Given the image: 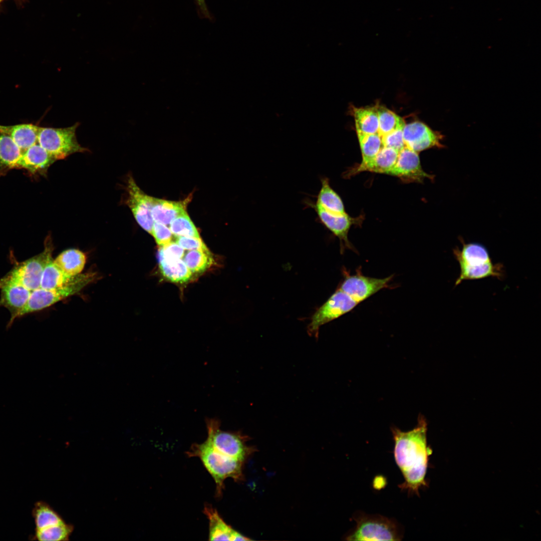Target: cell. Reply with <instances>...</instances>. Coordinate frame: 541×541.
Returning a JSON list of instances; mask_svg holds the SVG:
<instances>
[{
	"label": "cell",
	"mask_w": 541,
	"mask_h": 541,
	"mask_svg": "<svg viewBox=\"0 0 541 541\" xmlns=\"http://www.w3.org/2000/svg\"><path fill=\"white\" fill-rule=\"evenodd\" d=\"M394 441V455L404 481L399 485L409 494H419V489L426 486L425 479L428 458L431 453L427 444V424L419 417L417 425L408 431L391 429Z\"/></svg>",
	"instance_id": "obj_1"
},
{
	"label": "cell",
	"mask_w": 541,
	"mask_h": 541,
	"mask_svg": "<svg viewBox=\"0 0 541 541\" xmlns=\"http://www.w3.org/2000/svg\"><path fill=\"white\" fill-rule=\"evenodd\" d=\"M462 244L453 249V255L459 264L460 272L455 283V286L463 281L493 277L502 280L504 277L503 265L501 263H493L486 248L476 242L465 243L459 238Z\"/></svg>",
	"instance_id": "obj_2"
},
{
	"label": "cell",
	"mask_w": 541,
	"mask_h": 541,
	"mask_svg": "<svg viewBox=\"0 0 541 541\" xmlns=\"http://www.w3.org/2000/svg\"><path fill=\"white\" fill-rule=\"evenodd\" d=\"M186 453L189 457H197L201 460L214 479L217 497L222 495L225 479L230 477L239 481L243 478L242 462L218 452L206 441L193 444Z\"/></svg>",
	"instance_id": "obj_3"
},
{
	"label": "cell",
	"mask_w": 541,
	"mask_h": 541,
	"mask_svg": "<svg viewBox=\"0 0 541 541\" xmlns=\"http://www.w3.org/2000/svg\"><path fill=\"white\" fill-rule=\"evenodd\" d=\"M353 519L356 525L347 534L346 540L399 541L404 536L402 526L393 518L358 511Z\"/></svg>",
	"instance_id": "obj_4"
},
{
	"label": "cell",
	"mask_w": 541,
	"mask_h": 541,
	"mask_svg": "<svg viewBox=\"0 0 541 541\" xmlns=\"http://www.w3.org/2000/svg\"><path fill=\"white\" fill-rule=\"evenodd\" d=\"M54 246L51 236L45 240L44 249L40 253L15 264L14 267L0 279V288L6 285H21L30 291L40 288L43 270L52 259Z\"/></svg>",
	"instance_id": "obj_5"
},
{
	"label": "cell",
	"mask_w": 541,
	"mask_h": 541,
	"mask_svg": "<svg viewBox=\"0 0 541 541\" xmlns=\"http://www.w3.org/2000/svg\"><path fill=\"white\" fill-rule=\"evenodd\" d=\"M96 278L95 273L80 274L62 287L53 290L39 288L31 291L29 298L18 314V318L46 309L78 293L95 280Z\"/></svg>",
	"instance_id": "obj_6"
},
{
	"label": "cell",
	"mask_w": 541,
	"mask_h": 541,
	"mask_svg": "<svg viewBox=\"0 0 541 541\" xmlns=\"http://www.w3.org/2000/svg\"><path fill=\"white\" fill-rule=\"evenodd\" d=\"M79 125L77 123L66 128L39 127L38 143L56 160L65 159L75 153L88 151L77 141L76 131Z\"/></svg>",
	"instance_id": "obj_7"
},
{
	"label": "cell",
	"mask_w": 541,
	"mask_h": 541,
	"mask_svg": "<svg viewBox=\"0 0 541 541\" xmlns=\"http://www.w3.org/2000/svg\"><path fill=\"white\" fill-rule=\"evenodd\" d=\"M207 436L205 441L221 454L243 462L253 449L246 444L247 436L239 432L223 431L216 418L206 420Z\"/></svg>",
	"instance_id": "obj_8"
},
{
	"label": "cell",
	"mask_w": 541,
	"mask_h": 541,
	"mask_svg": "<svg viewBox=\"0 0 541 541\" xmlns=\"http://www.w3.org/2000/svg\"><path fill=\"white\" fill-rule=\"evenodd\" d=\"M359 304L339 288L313 314L308 326V333L318 337L319 329L323 325L349 312Z\"/></svg>",
	"instance_id": "obj_9"
},
{
	"label": "cell",
	"mask_w": 541,
	"mask_h": 541,
	"mask_svg": "<svg viewBox=\"0 0 541 541\" xmlns=\"http://www.w3.org/2000/svg\"><path fill=\"white\" fill-rule=\"evenodd\" d=\"M344 279L339 289L359 304L381 290L389 287L393 276L385 278L364 276L360 272L353 275L344 272Z\"/></svg>",
	"instance_id": "obj_10"
},
{
	"label": "cell",
	"mask_w": 541,
	"mask_h": 541,
	"mask_svg": "<svg viewBox=\"0 0 541 541\" xmlns=\"http://www.w3.org/2000/svg\"><path fill=\"white\" fill-rule=\"evenodd\" d=\"M126 189L127 205L138 224L147 232L151 234L154 223L151 211L154 197L145 193L137 185L131 176H129L127 180Z\"/></svg>",
	"instance_id": "obj_11"
},
{
	"label": "cell",
	"mask_w": 541,
	"mask_h": 541,
	"mask_svg": "<svg viewBox=\"0 0 541 541\" xmlns=\"http://www.w3.org/2000/svg\"><path fill=\"white\" fill-rule=\"evenodd\" d=\"M308 204L315 210L320 222L339 239L342 252L346 248L353 249L348 238V232L352 225L361 224L362 216L353 218L347 213L339 214L329 212L316 203L308 202Z\"/></svg>",
	"instance_id": "obj_12"
},
{
	"label": "cell",
	"mask_w": 541,
	"mask_h": 541,
	"mask_svg": "<svg viewBox=\"0 0 541 541\" xmlns=\"http://www.w3.org/2000/svg\"><path fill=\"white\" fill-rule=\"evenodd\" d=\"M403 135L405 146L417 152L432 148L445 147L441 143L444 136L419 121L405 124Z\"/></svg>",
	"instance_id": "obj_13"
},
{
	"label": "cell",
	"mask_w": 541,
	"mask_h": 541,
	"mask_svg": "<svg viewBox=\"0 0 541 541\" xmlns=\"http://www.w3.org/2000/svg\"><path fill=\"white\" fill-rule=\"evenodd\" d=\"M387 174L399 177L405 182L421 183L425 178L432 180L434 177L422 169L418 152L406 146L399 152L394 166Z\"/></svg>",
	"instance_id": "obj_14"
},
{
	"label": "cell",
	"mask_w": 541,
	"mask_h": 541,
	"mask_svg": "<svg viewBox=\"0 0 541 541\" xmlns=\"http://www.w3.org/2000/svg\"><path fill=\"white\" fill-rule=\"evenodd\" d=\"M0 289V307L7 309L11 314L8 324L9 327L18 318V314L26 305L31 291L22 286L14 284L4 285Z\"/></svg>",
	"instance_id": "obj_15"
},
{
	"label": "cell",
	"mask_w": 541,
	"mask_h": 541,
	"mask_svg": "<svg viewBox=\"0 0 541 541\" xmlns=\"http://www.w3.org/2000/svg\"><path fill=\"white\" fill-rule=\"evenodd\" d=\"M399 152L390 147L383 146L378 154L371 160L361 163L348 170L345 176H351L363 171L387 174L394 166Z\"/></svg>",
	"instance_id": "obj_16"
},
{
	"label": "cell",
	"mask_w": 541,
	"mask_h": 541,
	"mask_svg": "<svg viewBox=\"0 0 541 541\" xmlns=\"http://www.w3.org/2000/svg\"><path fill=\"white\" fill-rule=\"evenodd\" d=\"M56 159L38 142L23 152L20 169L32 174L45 175Z\"/></svg>",
	"instance_id": "obj_17"
},
{
	"label": "cell",
	"mask_w": 541,
	"mask_h": 541,
	"mask_svg": "<svg viewBox=\"0 0 541 541\" xmlns=\"http://www.w3.org/2000/svg\"><path fill=\"white\" fill-rule=\"evenodd\" d=\"M204 513L209 520V540H248L225 523L217 510L210 504H205Z\"/></svg>",
	"instance_id": "obj_18"
},
{
	"label": "cell",
	"mask_w": 541,
	"mask_h": 541,
	"mask_svg": "<svg viewBox=\"0 0 541 541\" xmlns=\"http://www.w3.org/2000/svg\"><path fill=\"white\" fill-rule=\"evenodd\" d=\"M39 128V126L32 123L0 125V132L11 137L22 152L38 142Z\"/></svg>",
	"instance_id": "obj_19"
},
{
	"label": "cell",
	"mask_w": 541,
	"mask_h": 541,
	"mask_svg": "<svg viewBox=\"0 0 541 541\" xmlns=\"http://www.w3.org/2000/svg\"><path fill=\"white\" fill-rule=\"evenodd\" d=\"M23 152L9 135L0 132V175L19 168Z\"/></svg>",
	"instance_id": "obj_20"
},
{
	"label": "cell",
	"mask_w": 541,
	"mask_h": 541,
	"mask_svg": "<svg viewBox=\"0 0 541 541\" xmlns=\"http://www.w3.org/2000/svg\"><path fill=\"white\" fill-rule=\"evenodd\" d=\"M188 201H173L154 197L151 211L154 221L169 225L175 218L186 211Z\"/></svg>",
	"instance_id": "obj_21"
},
{
	"label": "cell",
	"mask_w": 541,
	"mask_h": 541,
	"mask_svg": "<svg viewBox=\"0 0 541 541\" xmlns=\"http://www.w3.org/2000/svg\"><path fill=\"white\" fill-rule=\"evenodd\" d=\"M321 186L317 196L316 203L324 209L336 214H346L340 196L331 187L327 177L321 179Z\"/></svg>",
	"instance_id": "obj_22"
},
{
	"label": "cell",
	"mask_w": 541,
	"mask_h": 541,
	"mask_svg": "<svg viewBox=\"0 0 541 541\" xmlns=\"http://www.w3.org/2000/svg\"><path fill=\"white\" fill-rule=\"evenodd\" d=\"M53 261L65 273L70 276H75L83 271L86 256L79 249H69L62 252Z\"/></svg>",
	"instance_id": "obj_23"
},
{
	"label": "cell",
	"mask_w": 541,
	"mask_h": 541,
	"mask_svg": "<svg viewBox=\"0 0 541 541\" xmlns=\"http://www.w3.org/2000/svg\"><path fill=\"white\" fill-rule=\"evenodd\" d=\"M357 133H378L379 122L376 107L357 108L352 107Z\"/></svg>",
	"instance_id": "obj_24"
},
{
	"label": "cell",
	"mask_w": 541,
	"mask_h": 541,
	"mask_svg": "<svg viewBox=\"0 0 541 541\" xmlns=\"http://www.w3.org/2000/svg\"><path fill=\"white\" fill-rule=\"evenodd\" d=\"M159 267L163 276L175 283H184L192 277V272L181 259H158Z\"/></svg>",
	"instance_id": "obj_25"
},
{
	"label": "cell",
	"mask_w": 541,
	"mask_h": 541,
	"mask_svg": "<svg viewBox=\"0 0 541 541\" xmlns=\"http://www.w3.org/2000/svg\"><path fill=\"white\" fill-rule=\"evenodd\" d=\"M75 276H70L65 273L52 259L43 270L40 288L47 290L58 289L68 284Z\"/></svg>",
	"instance_id": "obj_26"
},
{
	"label": "cell",
	"mask_w": 541,
	"mask_h": 541,
	"mask_svg": "<svg viewBox=\"0 0 541 541\" xmlns=\"http://www.w3.org/2000/svg\"><path fill=\"white\" fill-rule=\"evenodd\" d=\"M36 530L54 526L64 522L60 515L48 504L43 501L37 502L33 510Z\"/></svg>",
	"instance_id": "obj_27"
},
{
	"label": "cell",
	"mask_w": 541,
	"mask_h": 541,
	"mask_svg": "<svg viewBox=\"0 0 541 541\" xmlns=\"http://www.w3.org/2000/svg\"><path fill=\"white\" fill-rule=\"evenodd\" d=\"M379 127L378 133L382 137L394 130L403 128L404 120L393 111L383 106H376Z\"/></svg>",
	"instance_id": "obj_28"
},
{
	"label": "cell",
	"mask_w": 541,
	"mask_h": 541,
	"mask_svg": "<svg viewBox=\"0 0 541 541\" xmlns=\"http://www.w3.org/2000/svg\"><path fill=\"white\" fill-rule=\"evenodd\" d=\"M357 134L362 156L361 163H365L375 157L383 146L382 138L378 133Z\"/></svg>",
	"instance_id": "obj_29"
},
{
	"label": "cell",
	"mask_w": 541,
	"mask_h": 541,
	"mask_svg": "<svg viewBox=\"0 0 541 541\" xmlns=\"http://www.w3.org/2000/svg\"><path fill=\"white\" fill-rule=\"evenodd\" d=\"M183 260L192 273H202L209 267L213 258L209 251L191 250L183 257Z\"/></svg>",
	"instance_id": "obj_30"
},
{
	"label": "cell",
	"mask_w": 541,
	"mask_h": 541,
	"mask_svg": "<svg viewBox=\"0 0 541 541\" xmlns=\"http://www.w3.org/2000/svg\"><path fill=\"white\" fill-rule=\"evenodd\" d=\"M74 529L73 526L65 521L59 524L36 530L35 537L41 541L68 540Z\"/></svg>",
	"instance_id": "obj_31"
},
{
	"label": "cell",
	"mask_w": 541,
	"mask_h": 541,
	"mask_svg": "<svg viewBox=\"0 0 541 541\" xmlns=\"http://www.w3.org/2000/svg\"><path fill=\"white\" fill-rule=\"evenodd\" d=\"M169 225L171 231L175 236L200 238L196 227L186 211L175 218Z\"/></svg>",
	"instance_id": "obj_32"
},
{
	"label": "cell",
	"mask_w": 541,
	"mask_h": 541,
	"mask_svg": "<svg viewBox=\"0 0 541 541\" xmlns=\"http://www.w3.org/2000/svg\"><path fill=\"white\" fill-rule=\"evenodd\" d=\"M403 128H400L382 136L383 146L392 148L398 152L403 149L406 146L403 138Z\"/></svg>",
	"instance_id": "obj_33"
},
{
	"label": "cell",
	"mask_w": 541,
	"mask_h": 541,
	"mask_svg": "<svg viewBox=\"0 0 541 541\" xmlns=\"http://www.w3.org/2000/svg\"><path fill=\"white\" fill-rule=\"evenodd\" d=\"M157 244L164 246L171 242L172 233L166 225L154 221L151 234Z\"/></svg>",
	"instance_id": "obj_34"
},
{
	"label": "cell",
	"mask_w": 541,
	"mask_h": 541,
	"mask_svg": "<svg viewBox=\"0 0 541 541\" xmlns=\"http://www.w3.org/2000/svg\"><path fill=\"white\" fill-rule=\"evenodd\" d=\"M184 255V250L176 242L160 246L158 251V259H181Z\"/></svg>",
	"instance_id": "obj_35"
},
{
	"label": "cell",
	"mask_w": 541,
	"mask_h": 541,
	"mask_svg": "<svg viewBox=\"0 0 541 541\" xmlns=\"http://www.w3.org/2000/svg\"><path fill=\"white\" fill-rule=\"evenodd\" d=\"M175 242L184 249L189 250H209L200 238L191 236H177Z\"/></svg>",
	"instance_id": "obj_36"
},
{
	"label": "cell",
	"mask_w": 541,
	"mask_h": 541,
	"mask_svg": "<svg viewBox=\"0 0 541 541\" xmlns=\"http://www.w3.org/2000/svg\"><path fill=\"white\" fill-rule=\"evenodd\" d=\"M198 5L200 7L202 10L206 13V9L205 5L204 0H196Z\"/></svg>",
	"instance_id": "obj_37"
},
{
	"label": "cell",
	"mask_w": 541,
	"mask_h": 541,
	"mask_svg": "<svg viewBox=\"0 0 541 541\" xmlns=\"http://www.w3.org/2000/svg\"><path fill=\"white\" fill-rule=\"evenodd\" d=\"M2 1H3V0H0V2H1Z\"/></svg>",
	"instance_id": "obj_38"
}]
</instances>
